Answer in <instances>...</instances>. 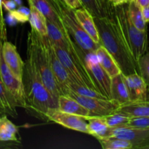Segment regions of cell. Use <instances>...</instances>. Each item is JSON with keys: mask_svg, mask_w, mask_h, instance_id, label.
I'll list each match as a JSON object with an SVG mask.
<instances>
[{"mask_svg": "<svg viewBox=\"0 0 149 149\" xmlns=\"http://www.w3.org/2000/svg\"><path fill=\"white\" fill-rule=\"evenodd\" d=\"M103 149H132V145L125 140L116 137H108L97 140Z\"/></svg>", "mask_w": 149, "mask_h": 149, "instance_id": "obj_27", "label": "cell"}, {"mask_svg": "<svg viewBox=\"0 0 149 149\" xmlns=\"http://www.w3.org/2000/svg\"><path fill=\"white\" fill-rule=\"evenodd\" d=\"M49 122H55L68 129L88 134V125L85 117L68 113L58 109H49L46 114Z\"/></svg>", "mask_w": 149, "mask_h": 149, "instance_id": "obj_10", "label": "cell"}, {"mask_svg": "<svg viewBox=\"0 0 149 149\" xmlns=\"http://www.w3.org/2000/svg\"><path fill=\"white\" fill-rule=\"evenodd\" d=\"M81 57L86 69L88 71L96 89L106 98H111V78L100 65L95 52L87 53L78 47Z\"/></svg>", "mask_w": 149, "mask_h": 149, "instance_id": "obj_7", "label": "cell"}, {"mask_svg": "<svg viewBox=\"0 0 149 149\" xmlns=\"http://www.w3.org/2000/svg\"><path fill=\"white\" fill-rule=\"evenodd\" d=\"M139 74L149 88V52H146L138 62Z\"/></svg>", "mask_w": 149, "mask_h": 149, "instance_id": "obj_31", "label": "cell"}, {"mask_svg": "<svg viewBox=\"0 0 149 149\" xmlns=\"http://www.w3.org/2000/svg\"><path fill=\"white\" fill-rule=\"evenodd\" d=\"M27 1H28V2H29V1H30V0H27Z\"/></svg>", "mask_w": 149, "mask_h": 149, "instance_id": "obj_45", "label": "cell"}, {"mask_svg": "<svg viewBox=\"0 0 149 149\" xmlns=\"http://www.w3.org/2000/svg\"><path fill=\"white\" fill-rule=\"evenodd\" d=\"M83 7L88 10L93 17H103L109 15L100 5L97 0H80Z\"/></svg>", "mask_w": 149, "mask_h": 149, "instance_id": "obj_30", "label": "cell"}, {"mask_svg": "<svg viewBox=\"0 0 149 149\" xmlns=\"http://www.w3.org/2000/svg\"><path fill=\"white\" fill-rule=\"evenodd\" d=\"M127 126L140 129L149 130V116L142 117H132L128 122Z\"/></svg>", "mask_w": 149, "mask_h": 149, "instance_id": "obj_33", "label": "cell"}, {"mask_svg": "<svg viewBox=\"0 0 149 149\" xmlns=\"http://www.w3.org/2000/svg\"><path fill=\"white\" fill-rule=\"evenodd\" d=\"M16 101L1 81L0 77V112L13 118L17 116Z\"/></svg>", "mask_w": 149, "mask_h": 149, "instance_id": "obj_23", "label": "cell"}, {"mask_svg": "<svg viewBox=\"0 0 149 149\" xmlns=\"http://www.w3.org/2000/svg\"><path fill=\"white\" fill-rule=\"evenodd\" d=\"M2 42H0V77L1 81L15 100L17 107L25 109L26 97L23 81L20 80L14 75L4 62L1 54Z\"/></svg>", "mask_w": 149, "mask_h": 149, "instance_id": "obj_9", "label": "cell"}, {"mask_svg": "<svg viewBox=\"0 0 149 149\" xmlns=\"http://www.w3.org/2000/svg\"><path fill=\"white\" fill-rule=\"evenodd\" d=\"M95 54L100 65L103 67V69L106 71L111 78L122 73L117 63L116 62L113 56L101 45L97 47Z\"/></svg>", "mask_w": 149, "mask_h": 149, "instance_id": "obj_19", "label": "cell"}, {"mask_svg": "<svg viewBox=\"0 0 149 149\" xmlns=\"http://www.w3.org/2000/svg\"><path fill=\"white\" fill-rule=\"evenodd\" d=\"M2 1V7L7 12H11L17 8V4L14 0H1Z\"/></svg>", "mask_w": 149, "mask_h": 149, "instance_id": "obj_35", "label": "cell"}, {"mask_svg": "<svg viewBox=\"0 0 149 149\" xmlns=\"http://www.w3.org/2000/svg\"><path fill=\"white\" fill-rule=\"evenodd\" d=\"M68 90H71V91L82 96L108 99L103 95H102L100 92L97 91V90H94V89H91L90 87H85V86L80 85V84H77L75 82H73V81L70 83Z\"/></svg>", "mask_w": 149, "mask_h": 149, "instance_id": "obj_29", "label": "cell"}, {"mask_svg": "<svg viewBox=\"0 0 149 149\" xmlns=\"http://www.w3.org/2000/svg\"><path fill=\"white\" fill-rule=\"evenodd\" d=\"M63 1L69 8L73 10L83 7L80 0H63Z\"/></svg>", "mask_w": 149, "mask_h": 149, "instance_id": "obj_36", "label": "cell"}, {"mask_svg": "<svg viewBox=\"0 0 149 149\" xmlns=\"http://www.w3.org/2000/svg\"><path fill=\"white\" fill-rule=\"evenodd\" d=\"M3 115L0 112V116ZM21 147V143H6V142H1L0 141V149H11V148H17Z\"/></svg>", "mask_w": 149, "mask_h": 149, "instance_id": "obj_37", "label": "cell"}, {"mask_svg": "<svg viewBox=\"0 0 149 149\" xmlns=\"http://www.w3.org/2000/svg\"><path fill=\"white\" fill-rule=\"evenodd\" d=\"M89 135L97 140L110 137L111 128L106 124L104 116H87Z\"/></svg>", "mask_w": 149, "mask_h": 149, "instance_id": "obj_22", "label": "cell"}, {"mask_svg": "<svg viewBox=\"0 0 149 149\" xmlns=\"http://www.w3.org/2000/svg\"><path fill=\"white\" fill-rule=\"evenodd\" d=\"M0 42H2V41H1V40H0Z\"/></svg>", "mask_w": 149, "mask_h": 149, "instance_id": "obj_46", "label": "cell"}, {"mask_svg": "<svg viewBox=\"0 0 149 149\" xmlns=\"http://www.w3.org/2000/svg\"><path fill=\"white\" fill-rule=\"evenodd\" d=\"M11 15L14 17L17 23H25L29 20L30 16V8L25 6H19L13 11L9 12Z\"/></svg>", "mask_w": 149, "mask_h": 149, "instance_id": "obj_32", "label": "cell"}, {"mask_svg": "<svg viewBox=\"0 0 149 149\" xmlns=\"http://www.w3.org/2000/svg\"><path fill=\"white\" fill-rule=\"evenodd\" d=\"M104 118L108 126L111 128L127 126L131 119L130 116L117 111L111 114L105 116Z\"/></svg>", "mask_w": 149, "mask_h": 149, "instance_id": "obj_28", "label": "cell"}, {"mask_svg": "<svg viewBox=\"0 0 149 149\" xmlns=\"http://www.w3.org/2000/svg\"><path fill=\"white\" fill-rule=\"evenodd\" d=\"M30 16L29 22L32 29H34L40 36H47V19L33 5H29Z\"/></svg>", "mask_w": 149, "mask_h": 149, "instance_id": "obj_25", "label": "cell"}, {"mask_svg": "<svg viewBox=\"0 0 149 149\" xmlns=\"http://www.w3.org/2000/svg\"><path fill=\"white\" fill-rule=\"evenodd\" d=\"M1 54L9 68L17 78L22 81L25 62L22 61L16 47L11 42L4 41L1 45Z\"/></svg>", "mask_w": 149, "mask_h": 149, "instance_id": "obj_13", "label": "cell"}, {"mask_svg": "<svg viewBox=\"0 0 149 149\" xmlns=\"http://www.w3.org/2000/svg\"><path fill=\"white\" fill-rule=\"evenodd\" d=\"M143 15L144 20L147 23H149V4L142 8Z\"/></svg>", "mask_w": 149, "mask_h": 149, "instance_id": "obj_39", "label": "cell"}, {"mask_svg": "<svg viewBox=\"0 0 149 149\" xmlns=\"http://www.w3.org/2000/svg\"><path fill=\"white\" fill-rule=\"evenodd\" d=\"M60 15L64 27L76 45L84 52L92 53L95 52L100 45L95 43L77 20L74 10L68 7L63 0H59L52 4Z\"/></svg>", "mask_w": 149, "mask_h": 149, "instance_id": "obj_5", "label": "cell"}, {"mask_svg": "<svg viewBox=\"0 0 149 149\" xmlns=\"http://www.w3.org/2000/svg\"><path fill=\"white\" fill-rule=\"evenodd\" d=\"M48 38V37H47ZM48 48H49V59H50L51 69L55 81L59 87L62 95L66 94L70 83L72 82L71 77L68 75L65 67L60 61L59 58L55 54L50 41L48 39ZM74 82V81H73Z\"/></svg>", "mask_w": 149, "mask_h": 149, "instance_id": "obj_12", "label": "cell"}, {"mask_svg": "<svg viewBox=\"0 0 149 149\" xmlns=\"http://www.w3.org/2000/svg\"><path fill=\"white\" fill-rule=\"evenodd\" d=\"M110 137L129 141L132 148L146 149L149 146V130L125 126L111 128Z\"/></svg>", "mask_w": 149, "mask_h": 149, "instance_id": "obj_11", "label": "cell"}, {"mask_svg": "<svg viewBox=\"0 0 149 149\" xmlns=\"http://www.w3.org/2000/svg\"><path fill=\"white\" fill-rule=\"evenodd\" d=\"M93 17L98 31L100 44L113 56L122 74L125 76L134 73L139 74L138 63L124 42L111 7L108 15Z\"/></svg>", "mask_w": 149, "mask_h": 149, "instance_id": "obj_1", "label": "cell"}, {"mask_svg": "<svg viewBox=\"0 0 149 149\" xmlns=\"http://www.w3.org/2000/svg\"><path fill=\"white\" fill-rule=\"evenodd\" d=\"M48 1H49V3H50V4L52 5V4H53L54 3L56 2L57 1H59V0H48Z\"/></svg>", "mask_w": 149, "mask_h": 149, "instance_id": "obj_44", "label": "cell"}, {"mask_svg": "<svg viewBox=\"0 0 149 149\" xmlns=\"http://www.w3.org/2000/svg\"><path fill=\"white\" fill-rule=\"evenodd\" d=\"M131 0H109V3L111 7H118V6L128 4Z\"/></svg>", "mask_w": 149, "mask_h": 149, "instance_id": "obj_38", "label": "cell"}, {"mask_svg": "<svg viewBox=\"0 0 149 149\" xmlns=\"http://www.w3.org/2000/svg\"><path fill=\"white\" fill-rule=\"evenodd\" d=\"M51 45L60 61L65 67L72 81L80 85L85 86L97 90L88 71L83 63L81 57L79 56L78 46L76 45L75 42H73L69 50L55 46L52 43Z\"/></svg>", "mask_w": 149, "mask_h": 149, "instance_id": "obj_6", "label": "cell"}, {"mask_svg": "<svg viewBox=\"0 0 149 149\" xmlns=\"http://www.w3.org/2000/svg\"><path fill=\"white\" fill-rule=\"evenodd\" d=\"M26 97L25 110L32 116L47 121L46 114L49 109H58L55 100L42 81L32 58L27 55L23 68V79Z\"/></svg>", "mask_w": 149, "mask_h": 149, "instance_id": "obj_2", "label": "cell"}, {"mask_svg": "<svg viewBox=\"0 0 149 149\" xmlns=\"http://www.w3.org/2000/svg\"><path fill=\"white\" fill-rule=\"evenodd\" d=\"M111 10L119 26L124 42L130 55L138 63L148 49V33L137 29L131 22L127 13V4L111 7Z\"/></svg>", "mask_w": 149, "mask_h": 149, "instance_id": "obj_4", "label": "cell"}, {"mask_svg": "<svg viewBox=\"0 0 149 149\" xmlns=\"http://www.w3.org/2000/svg\"><path fill=\"white\" fill-rule=\"evenodd\" d=\"M2 1L0 0V40L2 42L7 40V29H6L5 19L3 15Z\"/></svg>", "mask_w": 149, "mask_h": 149, "instance_id": "obj_34", "label": "cell"}, {"mask_svg": "<svg viewBox=\"0 0 149 149\" xmlns=\"http://www.w3.org/2000/svg\"><path fill=\"white\" fill-rule=\"evenodd\" d=\"M14 1H15L17 6H20L22 4V0H14Z\"/></svg>", "mask_w": 149, "mask_h": 149, "instance_id": "obj_43", "label": "cell"}, {"mask_svg": "<svg viewBox=\"0 0 149 149\" xmlns=\"http://www.w3.org/2000/svg\"><path fill=\"white\" fill-rule=\"evenodd\" d=\"M47 37L51 43L55 46L60 47L66 50H69L72 45L73 39L68 32L65 31L58 25L47 20Z\"/></svg>", "mask_w": 149, "mask_h": 149, "instance_id": "obj_15", "label": "cell"}, {"mask_svg": "<svg viewBox=\"0 0 149 149\" xmlns=\"http://www.w3.org/2000/svg\"><path fill=\"white\" fill-rule=\"evenodd\" d=\"M29 4L33 5L35 8L37 9L46 17L47 20L55 23L61 29L67 32L58 12L48 0H30L29 1Z\"/></svg>", "mask_w": 149, "mask_h": 149, "instance_id": "obj_21", "label": "cell"}, {"mask_svg": "<svg viewBox=\"0 0 149 149\" xmlns=\"http://www.w3.org/2000/svg\"><path fill=\"white\" fill-rule=\"evenodd\" d=\"M128 16L134 26L141 31H147V23L144 20L142 8L131 0L127 4Z\"/></svg>", "mask_w": 149, "mask_h": 149, "instance_id": "obj_26", "label": "cell"}, {"mask_svg": "<svg viewBox=\"0 0 149 149\" xmlns=\"http://www.w3.org/2000/svg\"><path fill=\"white\" fill-rule=\"evenodd\" d=\"M132 1H135L141 8H143V7L149 4V0H132Z\"/></svg>", "mask_w": 149, "mask_h": 149, "instance_id": "obj_42", "label": "cell"}, {"mask_svg": "<svg viewBox=\"0 0 149 149\" xmlns=\"http://www.w3.org/2000/svg\"><path fill=\"white\" fill-rule=\"evenodd\" d=\"M27 55L32 58L42 81L52 97L58 100L61 92L51 69L47 36H42L31 29L27 39Z\"/></svg>", "mask_w": 149, "mask_h": 149, "instance_id": "obj_3", "label": "cell"}, {"mask_svg": "<svg viewBox=\"0 0 149 149\" xmlns=\"http://www.w3.org/2000/svg\"><path fill=\"white\" fill-rule=\"evenodd\" d=\"M65 95L73 97L90 112V116H105L116 111L120 103L113 99L97 98L82 96L71 90H68Z\"/></svg>", "mask_w": 149, "mask_h": 149, "instance_id": "obj_8", "label": "cell"}, {"mask_svg": "<svg viewBox=\"0 0 149 149\" xmlns=\"http://www.w3.org/2000/svg\"><path fill=\"white\" fill-rule=\"evenodd\" d=\"M111 98L117 101L120 105L130 102L127 87L125 82V75L122 73L111 78Z\"/></svg>", "mask_w": 149, "mask_h": 149, "instance_id": "obj_17", "label": "cell"}, {"mask_svg": "<svg viewBox=\"0 0 149 149\" xmlns=\"http://www.w3.org/2000/svg\"><path fill=\"white\" fill-rule=\"evenodd\" d=\"M130 102L149 101V88L138 73L125 76Z\"/></svg>", "mask_w": 149, "mask_h": 149, "instance_id": "obj_14", "label": "cell"}, {"mask_svg": "<svg viewBox=\"0 0 149 149\" xmlns=\"http://www.w3.org/2000/svg\"><path fill=\"white\" fill-rule=\"evenodd\" d=\"M5 22H7V23L11 26H15L16 24H17V23L16 22V20H15L14 17L11 15V14H10L9 12H8V14H7V17H6Z\"/></svg>", "mask_w": 149, "mask_h": 149, "instance_id": "obj_41", "label": "cell"}, {"mask_svg": "<svg viewBox=\"0 0 149 149\" xmlns=\"http://www.w3.org/2000/svg\"><path fill=\"white\" fill-rule=\"evenodd\" d=\"M74 13L76 18L81 25L84 31L95 43L100 45L98 31H97V27L95 23L94 17L90 14V12L82 7L74 10Z\"/></svg>", "mask_w": 149, "mask_h": 149, "instance_id": "obj_16", "label": "cell"}, {"mask_svg": "<svg viewBox=\"0 0 149 149\" xmlns=\"http://www.w3.org/2000/svg\"><path fill=\"white\" fill-rule=\"evenodd\" d=\"M117 111L125 113L132 117H142L149 116V101L129 102L120 105Z\"/></svg>", "mask_w": 149, "mask_h": 149, "instance_id": "obj_24", "label": "cell"}, {"mask_svg": "<svg viewBox=\"0 0 149 149\" xmlns=\"http://www.w3.org/2000/svg\"><path fill=\"white\" fill-rule=\"evenodd\" d=\"M0 141L22 143L18 128L7 118V115L0 116Z\"/></svg>", "mask_w": 149, "mask_h": 149, "instance_id": "obj_18", "label": "cell"}, {"mask_svg": "<svg viewBox=\"0 0 149 149\" xmlns=\"http://www.w3.org/2000/svg\"><path fill=\"white\" fill-rule=\"evenodd\" d=\"M58 109L63 112L87 117L90 112L77 100L65 95H61L58 99Z\"/></svg>", "mask_w": 149, "mask_h": 149, "instance_id": "obj_20", "label": "cell"}, {"mask_svg": "<svg viewBox=\"0 0 149 149\" xmlns=\"http://www.w3.org/2000/svg\"><path fill=\"white\" fill-rule=\"evenodd\" d=\"M97 1H98L100 5L103 7V10L109 13V8H110L111 7L110 4H109V0H97Z\"/></svg>", "mask_w": 149, "mask_h": 149, "instance_id": "obj_40", "label": "cell"}]
</instances>
